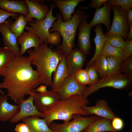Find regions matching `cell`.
<instances>
[{"mask_svg":"<svg viewBox=\"0 0 132 132\" xmlns=\"http://www.w3.org/2000/svg\"><path fill=\"white\" fill-rule=\"evenodd\" d=\"M31 65L29 56H15L0 74L3 77L0 83V89H5L6 95L17 104L25 99L26 96L36 92L42 84Z\"/></svg>","mask_w":132,"mask_h":132,"instance_id":"cell-1","label":"cell"},{"mask_svg":"<svg viewBox=\"0 0 132 132\" xmlns=\"http://www.w3.org/2000/svg\"><path fill=\"white\" fill-rule=\"evenodd\" d=\"M32 65H34L42 84L52 88V74L55 71L63 54L59 49L52 50L44 42L39 49L27 51Z\"/></svg>","mask_w":132,"mask_h":132,"instance_id":"cell-2","label":"cell"},{"mask_svg":"<svg viewBox=\"0 0 132 132\" xmlns=\"http://www.w3.org/2000/svg\"><path fill=\"white\" fill-rule=\"evenodd\" d=\"M57 19L49 30V33L57 31L62 38V44L59 49L62 53L68 56L73 49L76 33L79 24L83 19H88V13L80 8H77L69 20L64 22L62 17L59 13L56 14Z\"/></svg>","mask_w":132,"mask_h":132,"instance_id":"cell-3","label":"cell"},{"mask_svg":"<svg viewBox=\"0 0 132 132\" xmlns=\"http://www.w3.org/2000/svg\"><path fill=\"white\" fill-rule=\"evenodd\" d=\"M90 102L87 98L78 95L60 100L52 109L44 113V119L49 127L54 120H62L66 122L70 121L76 114L87 116L89 115L83 107Z\"/></svg>","mask_w":132,"mask_h":132,"instance_id":"cell-4","label":"cell"},{"mask_svg":"<svg viewBox=\"0 0 132 132\" xmlns=\"http://www.w3.org/2000/svg\"><path fill=\"white\" fill-rule=\"evenodd\" d=\"M132 82V80L121 73L108 75L102 78L94 85L87 87L82 96L87 98L99 89L107 87L120 90L125 89L131 85Z\"/></svg>","mask_w":132,"mask_h":132,"instance_id":"cell-5","label":"cell"},{"mask_svg":"<svg viewBox=\"0 0 132 132\" xmlns=\"http://www.w3.org/2000/svg\"><path fill=\"white\" fill-rule=\"evenodd\" d=\"M100 117L96 115L84 117L80 115L76 114L71 121L62 124L52 122L49 127L53 131L81 132L95 120Z\"/></svg>","mask_w":132,"mask_h":132,"instance_id":"cell-6","label":"cell"},{"mask_svg":"<svg viewBox=\"0 0 132 132\" xmlns=\"http://www.w3.org/2000/svg\"><path fill=\"white\" fill-rule=\"evenodd\" d=\"M55 6L52 3L51 5L49 12L44 19L41 21L33 20V22H28L29 26L26 25L25 29L33 33L43 42L46 43L49 30L53 23L57 19V17L54 16L53 14V10Z\"/></svg>","mask_w":132,"mask_h":132,"instance_id":"cell-7","label":"cell"},{"mask_svg":"<svg viewBox=\"0 0 132 132\" xmlns=\"http://www.w3.org/2000/svg\"><path fill=\"white\" fill-rule=\"evenodd\" d=\"M113 18L109 30L105 33V35H115L120 36L127 40V36L129 29L127 20L126 11L120 7L112 5Z\"/></svg>","mask_w":132,"mask_h":132,"instance_id":"cell-8","label":"cell"},{"mask_svg":"<svg viewBox=\"0 0 132 132\" xmlns=\"http://www.w3.org/2000/svg\"><path fill=\"white\" fill-rule=\"evenodd\" d=\"M33 96L34 105L39 111L43 113L52 109L60 100L58 92L52 90L43 93L36 92Z\"/></svg>","mask_w":132,"mask_h":132,"instance_id":"cell-9","label":"cell"},{"mask_svg":"<svg viewBox=\"0 0 132 132\" xmlns=\"http://www.w3.org/2000/svg\"><path fill=\"white\" fill-rule=\"evenodd\" d=\"M33 94L29 95L27 98L23 100L18 105L20 106L19 110L9 121L11 123L18 122L24 119L32 116H37L44 118V113L39 111L34 105L33 100Z\"/></svg>","mask_w":132,"mask_h":132,"instance_id":"cell-10","label":"cell"},{"mask_svg":"<svg viewBox=\"0 0 132 132\" xmlns=\"http://www.w3.org/2000/svg\"><path fill=\"white\" fill-rule=\"evenodd\" d=\"M28 8V14L25 16L26 22H33V18L38 21L44 19L47 15L50 9L44 4L46 0H24Z\"/></svg>","mask_w":132,"mask_h":132,"instance_id":"cell-11","label":"cell"},{"mask_svg":"<svg viewBox=\"0 0 132 132\" xmlns=\"http://www.w3.org/2000/svg\"><path fill=\"white\" fill-rule=\"evenodd\" d=\"M13 21L9 18L0 24V33L2 36L4 47L9 49L16 56L20 55V48L15 35L10 30V26Z\"/></svg>","mask_w":132,"mask_h":132,"instance_id":"cell-12","label":"cell"},{"mask_svg":"<svg viewBox=\"0 0 132 132\" xmlns=\"http://www.w3.org/2000/svg\"><path fill=\"white\" fill-rule=\"evenodd\" d=\"M86 87L79 83L73 74H70L58 91L60 95V100H64L74 95L82 96Z\"/></svg>","mask_w":132,"mask_h":132,"instance_id":"cell-13","label":"cell"},{"mask_svg":"<svg viewBox=\"0 0 132 132\" xmlns=\"http://www.w3.org/2000/svg\"><path fill=\"white\" fill-rule=\"evenodd\" d=\"M87 19H85L82 20L78 27L79 30L78 37V48L86 55L88 54L90 52L91 47L90 31L93 26L87 22Z\"/></svg>","mask_w":132,"mask_h":132,"instance_id":"cell-14","label":"cell"},{"mask_svg":"<svg viewBox=\"0 0 132 132\" xmlns=\"http://www.w3.org/2000/svg\"><path fill=\"white\" fill-rule=\"evenodd\" d=\"M66 57L65 55L62 54L57 68L53 73L52 90L58 91L70 75L67 66Z\"/></svg>","mask_w":132,"mask_h":132,"instance_id":"cell-15","label":"cell"},{"mask_svg":"<svg viewBox=\"0 0 132 132\" xmlns=\"http://www.w3.org/2000/svg\"><path fill=\"white\" fill-rule=\"evenodd\" d=\"M83 108L87 113L89 115H94L100 117L112 120L116 116L111 108L109 106L107 102L104 99L98 100L95 105L92 106L87 105Z\"/></svg>","mask_w":132,"mask_h":132,"instance_id":"cell-16","label":"cell"},{"mask_svg":"<svg viewBox=\"0 0 132 132\" xmlns=\"http://www.w3.org/2000/svg\"><path fill=\"white\" fill-rule=\"evenodd\" d=\"M17 40L18 44L21 46L20 55L21 56L32 47L35 50H38L44 43L36 35L28 31H24Z\"/></svg>","mask_w":132,"mask_h":132,"instance_id":"cell-17","label":"cell"},{"mask_svg":"<svg viewBox=\"0 0 132 132\" xmlns=\"http://www.w3.org/2000/svg\"><path fill=\"white\" fill-rule=\"evenodd\" d=\"M86 59V55L80 49H73L66 57L67 66L70 75L82 69Z\"/></svg>","mask_w":132,"mask_h":132,"instance_id":"cell-18","label":"cell"},{"mask_svg":"<svg viewBox=\"0 0 132 132\" xmlns=\"http://www.w3.org/2000/svg\"><path fill=\"white\" fill-rule=\"evenodd\" d=\"M112 7V5L107 2L102 7L96 9L94 17L89 23L93 26L100 23L103 24L108 32L109 31L111 25L110 15Z\"/></svg>","mask_w":132,"mask_h":132,"instance_id":"cell-19","label":"cell"},{"mask_svg":"<svg viewBox=\"0 0 132 132\" xmlns=\"http://www.w3.org/2000/svg\"><path fill=\"white\" fill-rule=\"evenodd\" d=\"M55 6L59 9L62 17L63 21L66 22L72 18L76 7L78 4L84 0H51Z\"/></svg>","mask_w":132,"mask_h":132,"instance_id":"cell-20","label":"cell"},{"mask_svg":"<svg viewBox=\"0 0 132 132\" xmlns=\"http://www.w3.org/2000/svg\"><path fill=\"white\" fill-rule=\"evenodd\" d=\"M8 99L5 94H0V121H9L19 110V105L10 104L8 102Z\"/></svg>","mask_w":132,"mask_h":132,"instance_id":"cell-21","label":"cell"},{"mask_svg":"<svg viewBox=\"0 0 132 132\" xmlns=\"http://www.w3.org/2000/svg\"><path fill=\"white\" fill-rule=\"evenodd\" d=\"M0 9L11 12L20 13L24 16L28 12L27 6L24 0H0Z\"/></svg>","mask_w":132,"mask_h":132,"instance_id":"cell-22","label":"cell"},{"mask_svg":"<svg viewBox=\"0 0 132 132\" xmlns=\"http://www.w3.org/2000/svg\"><path fill=\"white\" fill-rule=\"evenodd\" d=\"M93 30L96 33V36L94 39L95 45V52L93 56L88 63L87 66H91L100 55L106 42L105 35L103 33L101 25L98 24L96 25Z\"/></svg>","mask_w":132,"mask_h":132,"instance_id":"cell-23","label":"cell"},{"mask_svg":"<svg viewBox=\"0 0 132 132\" xmlns=\"http://www.w3.org/2000/svg\"><path fill=\"white\" fill-rule=\"evenodd\" d=\"M111 121L100 117L95 120L84 131L85 132H117L111 125Z\"/></svg>","mask_w":132,"mask_h":132,"instance_id":"cell-24","label":"cell"},{"mask_svg":"<svg viewBox=\"0 0 132 132\" xmlns=\"http://www.w3.org/2000/svg\"><path fill=\"white\" fill-rule=\"evenodd\" d=\"M34 132H52L46 123L44 119L40 117L32 116L22 120Z\"/></svg>","mask_w":132,"mask_h":132,"instance_id":"cell-25","label":"cell"},{"mask_svg":"<svg viewBox=\"0 0 132 132\" xmlns=\"http://www.w3.org/2000/svg\"><path fill=\"white\" fill-rule=\"evenodd\" d=\"M27 24L25 16L20 14L11 24L10 30L17 39L22 36Z\"/></svg>","mask_w":132,"mask_h":132,"instance_id":"cell-26","label":"cell"},{"mask_svg":"<svg viewBox=\"0 0 132 132\" xmlns=\"http://www.w3.org/2000/svg\"><path fill=\"white\" fill-rule=\"evenodd\" d=\"M91 66L93 67L102 78L108 75L107 62L105 56L100 55Z\"/></svg>","mask_w":132,"mask_h":132,"instance_id":"cell-27","label":"cell"},{"mask_svg":"<svg viewBox=\"0 0 132 132\" xmlns=\"http://www.w3.org/2000/svg\"><path fill=\"white\" fill-rule=\"evenodd\" d=\"M100 55L110 56L120 58L124 60V52L123 49L114 46L106 42Z\"/></svg>","mask_w":132,"mask_h":132,"instance_id":"cell-28","label":"cell"},{"mask_svg":"<svg viewBox=\"0 0 132 132\" xmlns=\"http://www.w3.org/2000/svg\"><path fill=\"white\" fill-rule=\"evenodd\" d=\"M9 49L0 47V74L2 70L15 57Z\"/></svg>","mask_w":132,"mask_h":132,"instance_id":"cell-29","label":"cell"},{"mask_svg":"<svg viewBox=\"0 0 132 132\" xmlns=\"http://www.w3.org/2000/svg\"><path fill=\"white\" fill-rule=\"evenodd\" d=\"M106 56L108 64V75L121 73L120 67L123 60L115 57Z\"/></svg>","mask_w":132,"mask_h":132,"instance_id":"cell-30","label":"cell"},{"mask_svg":"<svg viewBox=\"0 0 132 132\" xmlns=\"http://www.w3.org/2000/svg\"><path fill=\"white\" fill-rule=\"evenodd\" d=\"M105 35L106 42L114 46L124 49L125 40L122 37L115 35Z\"/></svg>","mask_w":132,"mask_h":132,"instance_id":"cell-31","label":"cell"},{"mask_svg":"<svg viewBox=\"0 0 132 132\" xmlns=\"http://www.w3.org/2000/svg\"><path fill=\"white\" fill-rule=\"evenodd\" d=\"M120 72H123L126 76L132 80V55L127 59L123 61L120 67Z\"/></svg>","mask_w":132,"mask_h":132,"instance_id":"cell-32","label":"cell"},{"mask_svg":"<svg viewBox=\"0 0 132 132\" xmlns=\"http://www.w3.org/2000/svg\"><path fill=\"white\" fill-rule=\"evenodd\" d=\"M76 79L82 85L86 86L89 84V80L87 72L85 69H81L73 74Z\"/></svg>","mask_w":132,"mask_h":132,"instance_id":"cell-33","label":"cell"},{"mask_svg":"<svg viewBox=\"0 0 132 132\" xmlns=\"http://www.w3.org/2000/svg\"><path fill=\"white\" fill-rule=\"evenodd\" d=\"M107 2L112 5L119 6L126 11L132 7V0H109Z\"/></svg>","mask_w":132,"mask_h":132,"instance_id":"cell-34","label":"cell"},{"mask_svg":"<svg viewBox=\"0 0 132 132\" xmlns=\"http://www.w3.org/2000/svg\"><path fill=\"white\" fill-rule=\"evenodd\" d=\"M85 70L87 72L89 77V87L94 85L99 80L98 73L92 66H87Z\"/></svg>","mask_w":132,"mask_h":132,"instance_id":"cell-35","label":"cell"},{"mask_svg":"<svg viewBox=\"0 0 132 132\" xmlns=\"http://www.w3.org/2000/svg\"><path fill=\"white\" fill-rule=\"evenodd\" d=\"M61 40L60 35L57 31L49 33L47 38V44L58 45Z\"/></svg>","mask_w":132,"mask_h":132,"instance_id":"cell-36","label":"cell"},{"mask_svg":"<svg viewBox=\"0 0 132 132\" xmlns=\"http://www.w3.org/2000/svg\"><path fill=\"white\" fill-rule=\"evenodd\" d=\"M18 13L11 12L0 9V24L4 22L10 17L16 19L19 15Z\"/></svg>","mask_w":132,"mask_h":132,"instance_id":"cell-37","label":"cell"},{"mask_svg":"<svg viewBox=\"0 0 132 132\" xmlns=\"http://www.w3.org/2000/svg\"><path fill=\"white\" fill-rule=\"evenodd\" d=\"M111 124L114 129L117 131L121 130L123 128L124 123L121 119L116 117L112 120Z\"/></svg>","mask_w":132,"mask_h":132,"instance_id":"cell-38","label":"cell"},{"mask_svg":"<svg viewBox=\"0 0 132 132\" xmlns=\"http://www.w3.org/2000/svg\"><path fill=\"white\" fill-rule=\"evenodd\" d=\"M124 59L125 60L132 55V40L125 41V46L124 49Z\"/></svg>","mask_w":132,"mask_h":132,"instance_id":"cell-39","label":"cell"},{"mask_svg":"<svg viewBox=\"0 0 132 132\" xmlns=\"http://www.w3.org/2000/svg\"><path fill=\"white\" fill-rule=\"evenodd\" d=\"M14 130L15 132H34L26 124L23 122L17 124Z\"/></svg>","mask_w":132,"mask_h":132,"instance_id":"cell-40","label":"cell"},{"mask_svg":"<svg viewBox=\"0 0 132 132\" xmlns=\"http://www.w3.org/2000/svg\"><path fill=\"white\" fill-rule=\"evenodd\" d=\"M107 0H92L89 4V7L91 8L96 9L100 8L102 5L107 2Z\"/></svg>","mask_w":132,"mask_h":132,"instance_id":"cell-41","label":"cell"},{"mask_svg":"<svg viewBox=\"0 0 132 132\" xmlns=\"http://www.w3.org/2000/svg\"><path fill=\"white\" fill-rule=\"evenodd\" d=\"M126 11L127 20L129 28L132 26V9H129Z\"/></svg>","mask_w":132,"mask_h":132,"instance_id":"cell-42","label":"cell"},{"mask_svg":"<svg viewBox=\"0 0 132 132\" xmlns=\"http://www.w3.org/2000/svg\"><path fill=\"white\" fill-rule=\"evenodd\" d=\"M36 91V92L43 93L47 92L48 90H47L46 86L41 85L37 88Z\"/></svg>","mask_w":132,"mask_h":132,"instance_id":"cell-43","label":"cell"},{"mask_svg":"<svg viewBox=\"0 0 132 132\" xmlns=\"http://www.w3.org/2000/svg\"><path fill=\"white\" fill-rule=\"evenodd\" d=\"M127 40H132V26L129 28V31L127 36Z\"/></svg>","mask_w":132,"mask_h":132,"instance_id":"cell-44","label":"cell"},{"mask_svg":"<svg viewBox=\"0 0 132 132\" xmlns=\"http://www.w3.org/2000/svg\"><path fill=\"white\" fill-rule=\"evenodd\" d=\"M0 94H5V93L4 92L0 89Z\"/></svg>","mask_w":132,"mask_h":132,"instance_id":"cell-45","label":"cell"},{"mask_svg":"<svg viewBox=\"0 0 132 132\" xmlns=\"http://www.w3.org/2000/svg\"><path fill=\"white\" fill-rule=\"evenodd\" d=\"M52 132H60L58 131H53Z\"/></svg>","mask_w":132,"mask_h":132,"instance_id":"cell-46","label":"cell"},{"mask_svg":"<svg viewBox=\"0 0 132 132\" xmlns=\"http://www.w3.org/2000/svg\"></svg>","mask_w":132,"mask_h":132,"instance_id":"cell-47","label":"cell"}]
</instances>
